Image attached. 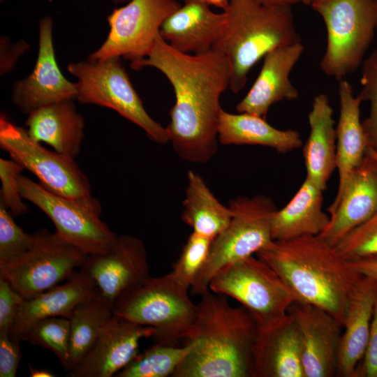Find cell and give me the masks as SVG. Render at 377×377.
<instances>
[{
	"label": "cell",
	"instance_id": "6da1fadb",
	"mask_svg": "<svg viewBox=\"0 0 377 377\" xmlns=\"http://www.w3.org/2000/svg\"><path fill=\"white\" fill-rule=\"evenodd\" d=\"M145 67L158 70L173 88L175 102L165 128L175 153L191 163L210 161L218 150L220 98L230 81L224 54L214 48L202 54L184 53L158 34L140 70Z\"/></svg>",
	"mask_w": 377,
	"mask_h": 377
},
{
	"label": "cell",
	"instance_id": "7a4b0ae2",
	"mask_svg": "<svg viewBox=\"0 0 377 377\" xmlns=\"http://www.w3.org/2000/svg\"><path fill=\"white\" fill-rule=\"evenodd\" d=\"M184 339L195 342L172 377H252L258 326L243 306L209 289L201 294Z\"/></svg>",
	"mask_w": 377,
	"mask_h": 377
},
{
	"label": "cell",
	"instance_id": "3957f363",
	"mask_svg": "<svg viewBox=\"0 0 377 377\" xmlns=\"http://www.w3.org/2000/svg\"><path fill=\"white\" fill-rule=\"evenodd\" d=\"M256 255L299 301L324 309L343 325L349 296L362 275L335 247L318 235H303L272 240Z\"/></svg>",
	"mask_w": 377,
	"mask_h": 377
},
{
	"label": "cell",
	"instance_id": "277c9868",
	"mask_svg": "<svg viewBox=\"0 0 377 377\" xmlns=\"http://www.w3.org/2000/svg\"><path fill=\"white\" fill-rule=\"evenodd\" d=\"M289 5H268L257 0H229L226 21L214 49L226 57L229 89L239 93L253 66L270 51L300 43Z\"/></svg>",
	"mask_w": 377,
	"mask_h": 377
},
{
	"label": "cell",
	"instance_id": "5b68a950",
	"mask_svg": "<svg viewBox=\"0 0 377 377\" xmlns=\"http://www.w3.org/2000/svg\"><path fill=\"white\" fill-rule=\"evenodd\" d=\"M188 292L168 273L149 276L114 302L113 315L154 328L155 342L177 345L184 339L197 313V304Z\"/></svg>",
	"mask_w": 377,
	"mask_h": 377
},
{
	"label": "cell",
	"instance_id": "8992f818",
	"mask_svg": "<svg viewBox=\"0 0 377 377\" xmlns=\"http://www.w3.org/2000/svg\"><path fill=\"white\" fill-rule=\"evenodd\" d=\"M311 6L327 32L320 69L328 77L343 80L362 65L374 37L377 0H316Z\"/></svg>",
	"mask_w": 377,
	"mask_h": 377
},
{
	"label": "cell",
	"instance_id": "52a82bcc",
	"mask_svg": "<svg viewBox=\"0 0 377 377\" xmlns=\"http://www.w3.org/2000/svg\"><path fill=\"white\" fill-rule=\"evenodd\" d=\"M209 289L237 300L260 330L281 322L290 306L299 301L275 271L254 256L222 268L212 277Z\"/></svg>",
	"mask_w": 377,
	"mask_h": 377
},
{
	"label": "cell",
	"instance_id": "ba28073f",
	"mask_svg": "<svg viewBox=\"0 0 377 377\" xmlns=\"http://www.w3.org/2000/svg\"><path fill=\"white\" fill-rule=\"evenodd\" d=\"M229 206L232 218L212 241L206 262L191 287L195 294L207 291L212 277L222 268L256 254L273 240L272 219L276 208L271 198L239 196Z\"/></svg>",
	"mask_w": 377,
	"mask_h": 377
},
{
	"label": "cell",
	"instance_id": "9c48e42d",
	"mask_svg": "<svg viewBox=\"0 0 377 377\" xmlns=\"http://www.w3.org/2000/svg\"><path fill=\"white\" fill-rule=\"evenodd\" d=\"M68 71L77 80V100L82 104L109 108L141 128L149 139L169 142L165 127L146 111L122 66L121 57L68 64Z\"/></svg>",
	"mask_w": 377,
	"mask_h": 377
},
{
	"label": "cell",
	"instance_id": "30bf717a",
	"mask_svg": "<svg viewBox=\"0 0 377 377\" xmlns=\"http://www.w3.org/2000/svg\"><path fill=\"white\" fill-rule=\"evenodd\" d=\"M17 181L22 198L41 209L55 232L87 256L103 253L116 242L118 235L101 220V204L94 197L76 200L59 195L22 174Z\"/></svg>",
	"mask_w": 377,
	"mask_h": 377
},
{
	"label": "cell",
	"instance_id": "8fae6325",
	"mask_svg": "<svg viewBox=\"0 0 377 377\" xmlns=\"http://www.w3.org/2000/svg\"><path fill=\"white\" fill-rule=\"evenodd\" d=\"M31 247L20 256L0 263V277L24 299L40 294L68 279L81 268L87 255L58 233L40 229Z\"/></svg>",
	"mask_w": 377,
	"mask_h": 377
},
{
	"label": "cell",
	"instance_id": "7c38bea8",
	"mask_svg": "<svg viewBox=\"0 0 377 377\" xmlns=\"http://www.w3.org/2000/svg\"><path fill=\"white\" fill-rule=\"evenodd\" d=\"M181 4L177 0H131L115 8L108 17V36L88 60L94 61L122 57L131 67L140 64L149 53L164 21Z\"/></svg>",
	"mask_w": 377,
	"mask_h": 377
},
{
	"label": "cell",
	"instance_id": "4fadbf2b",
	"mask_svg": "<svg viewBox=\"0 0 377 377\" xmlns=\"http://www.w3.org/2000/svg\"><path fill=\"white\" fill-rule=\"evenodd\" d=\"M0 147L49 191L76 200L93 197L89 179L73 158L47 150L4 114L0 116Z\"/></svg>",
	"mask_w": 377,
	"mask_h": 377
},
{
	"label": "cell",
	"instance_id": "5bb4252c",
	"mask_svg": "<svg viewBox=\"0 0 377 377\" xmlns=\"http://www.w3.org/2000/svg\"><path fill=\"white\" fill-rule=\"evenodd\" d=\"M80 271L112 303L150 276L145 246L140 239L129 235H118L103 253L88 255Z\"/></svg>",
	"mask_w": 377,
	"mask_h": 377
},
{
	"label": "cell",
	"instance_id": "9a60e30c",
	"mask_svg": "<svg viewBox=\"0 0 377 377\" xmlns=\"http://www.w3.org/2000/svg\"><path fill=\"white\" fill-rule=\"evenodd\" d=\"M52 30V18L50 16L42 18L34 68L29 76L13 84L12 101L27 114L48 104L77 98V83L64 77L57 62Z\"/></svg>",
	"mask_w": 377,
	"mask_h": 377
},
{
	"label": "cell",
	"instance_id": "2e32d148",
	"mask_svg": "<svg viewBox=\"0 0 377 377\" xmlns=\"http://www.w3.org/2000/svg\"><path fill=\"white\" fill-rule=\"evenodd\" d=\"M288 314L301 334L304 377L337 376L341 323L324 309L301 301L290 306Z\"/></svg>",
	"mask_w": 377,
	"mask_h": 377
},
{
	"label": "cell",
	"instance_id": "e0dca14e",
	"mask_svg": "<svg viewBox=\"0 0 377 377\" xmlns=\"http://www.w3.org/2000/svg\"><path fill=\"white\" fill-rule=\"evenodd\" d=\"M154 328L114 316L80 362L68 371L70 377H111L138 354L140 341L152 337Z\"/></svg>",
	"mask_w": 377,
	"mask_h": 377
},
{
	"label": "cell",
	"instance_id": "ac0fdd59",
	"mask_svg": "<svg viewBox=\"0 0 377 377\" xmlns=\"http://www.w3.org/2000/svg\"><path fill=\"white\" fill-rule=\"evenodd\" d=\"M377 211V163L366 154L339 198L327 208L330 221L318 236L336 247L353 229Z\"/></svg>",
	"mask_w": 377,
	"mask_h": 377
},
{
	"label": "cell",
	"instance_id": "d6986e66",
	"mask_svg": "<svg viewBox=\"0 0 377 377\" xmlns=\"http://www.w3.org/2000/svg\"><path fill=\"white\" fill-rule=\"evenodd\" d=\"M300 43L274 49L263 58L260 73L236 110L264 119L271 106L282 101L297 98L299 91L290 79V73L304 51Z\"/></svg>",
	"mask_w": 377,
	"mask_h": 377
},
{
	"label": "cell",
	"instance_id": "ffe728a7",
	"mask_svg": "<svg viewBox=\"0 0 377 377\" xmlns=\"http://www.w3.org/2000/svg\"><path fill=\"white\" fill-rule=\"evenodd\" d=\"M183 5L162 24L159 34L175 50L202 54L212 50L226 21V13H216L204 0H182Z\"/></svg>",
	"mask_w": 377,
	"mask_h": 377
},
{
	"label": "cell",
	"instance_id": "44dd1931",
	"mask_svg": "<svg viewBox=\"0 0 377 377\" xmlns=\"http://www.w3.org/2000/svg\"><path fill=\"white\" fill-rule=\"evenodd\" d=\"M300 329L289 314L260 330L253 349L252 377H304Z\"/></svg>",
	"mask_w": 377,
	"mask_h": 377
},
{
	"label": "cell",
	"instance_id": "7402d4cb",
	"mask_svg": "<svg viewBox=\"0 0 377 377\" xmlns=\"http://www.w3.org/2000/svg\"><path fill=\"white\" fill-rule=\"evenodd\" d=\"M377 279L362 275L346 307L337 376L353 377L369 341Z\"/></svg>",
	"mask_w": 377,
	"mask_h": 377
},
{
	"label": "cell",
	"instance_id": "603a6c76",
	"mask_svg": "<svg viewBox=\"0 0 377 377\" xmlns=\"http://www.w3.org/2000/svg\"><path fill=\"white\" fill-rule=\"evenodd\" d=\"M27 133L36 142H45L55 151L75 158L84 139V120L73 100H64L36 109L25 122Z\"/></svg>",
	"mask_w": 377,
	"mask_h": 377
},
{
	"label": "cell",
	"instance_id": "cb8c5ba5",
	"mask_svg": "<svg viewBox=\"0 0 377 377\" xmlns=\"http://www.w3.org/2000/svg\"><path fill=\"white\" fill-rule=\"evenodd\" d=\"M338 95L339 114L336 126V169L339 184L333 202L341 196L353 171L364 158L368 148L360 119L362 102L360 96H355L352 85L346 79L339 81Z\"/></svg>",
	"mask_w": 377,
	"mask_h": 377
},
{
	"label": "cell",
	"instance_id": "d4e9b609",
	"mask_svg": "<svg viewBox=\"0 0 377 377\" xmlns=\"http://www.w3.org/2000/svg\"><path fill=\"white\" fill-rule=\"evenodd\" d=\"M308 121L310 131L303 147L306 178L324 191L336 169L337 151L333 108L326 94L314 97Z\"/></svg>",
	"mask_w": 377,
	"mask_h": 377
},
{
	"label": "cell",
	"instance_id": "484cf974",
	"mask_svg": "<svg viewBox=\"0 0 377 377\" xmlns=\"http://www.w3.org/2000/svg\"><path fill=\"white\" fill-rule=\"evenodd\" d=\"M98 291L92 280L81 271L64 283L29 299H24L12 332L19 337L28 327L49 317L68 318L74 309Z\"/></svg>",
	"mask_w": 377,
	"mask_h": 377
},
{
	"label": "cell",
	"instance_id": "4316f807",
	"mask_svg": "<svg viewBox=\"0 0 377 377\" xmlns=\"http://www.w3.org/2000/svg\"><path fill=\"white\" fill-rule=\"evenodd\" d=\"M323 192L305 177L286 206L274 212L271 229L273 240L320 235L330 221V216L323 210Z\"/></svg>",
	"mask_w": 377,
	"mask_h": 377
},
{
	"label": "cell",
	"instance_id": "83f0119b",
	"mask_svg": "<svg viewBox=\"0 0 377 377\" xmlns=\"http://www.w3.org/2000/svg\"><path fill=\"white\" fill-rule=\"evenodd\" d=\"M218 139L222 145H260L283 154L303 144L297 131L278 129L261 117L249 113L233 114L223 110L219 121Z\"/></svg>",
	"mask_w": 377,
	"mask_h": 377
},
{
	"label": "cell",
	"instance_id": "f1b7e54d",
	"mask_svg": "<svg viewBox=\"0 0 377 377\" xmlns=\"http://www.w3.org/2000/svg\"><path fill=\"white\" fill-rule=\"evenodd\" d=\"M182 221L193 232L214 239L229 225L233 212L219 202L198 173L188 170Z\"/></svg>",
	"mask_w": 377,
	"mask_h": 377
},
{
	"label": "cell",
	"instance_id": "f546056e",
	"mask_svg": "<svg viewBox=\"0 0 377 377\" xmlns=\"http://www.w3.org/2000/svg\"><path fill=\"white\" fill-rule=\"evenodd\" d=\"M113 316V303L98 291L80 302L70 317V369H73L90 349Z\"/></svg>",
	"mask_w": 377,
	"mask_h": 377
},
{
	"label": "cell",
	"instance_id": "4dcf8cb0",
	"mask_svg": "<svg viewBox=\"0 0 377 377\" xmlns=\"http://www.w3.org/2000/svg\"><path fill=\"white\" fill-rule=\"evenodd\" d=\"M195 346L194 341H186L183 346L155 342L137 356L116 377H167L176 369Z\"/></svg>",
	"mask_w": 377,
	"mask_h": 377
},
{
	"label": "cell",
	"instance_id": "1f68e13d",
	"mask_svg": "<svg viewBox=\"0 0 377 377\" xmlns=\"http://www.w3.org/2000/svg\"><path fill=\"white\" fill-rule=\"evenodd\" d=\"M70 320L65 317H49L37 320L19 338L52 351L64 369H70Z\"/></svg>",
	"mask_w": 377,
	"mask_h": 377
},
{
	"label": "cell",
	"instance_id": "d6a6232c",
	"mask_svg": "<svg viewBox=\"0 0 377 377\" xmlns=\"http://www.w3.org/2000/svg\"><path fill=\"white\" fill-rule=\"evenodd\" d=\"M213 239L194 232L189 235L179 258L168 274L179 286L189 290L203 267Z\"/></svg>",
	"mask_w": 377,
	"mask_h": 377
},
{
	"label": "cell",
	"instance_id": "836d02e7",
	"mask_svg": "<svg viewBox=\"0 0 377 377\" xmlns=\"http://www.w3.org/2000/svg\"><path fill=\"white\" fill-rule=\"evenodd\" d=\"M361 91L362 101H369L370 111L362 121L368 148L377 153V50L364 59L361 65Z\"/></svg>",
	"mask_w": 377,
	"mask_h": 377
},
{
	"label": "cell",
	"instance_id": "e575fe53",
	"mask_svg": "<svg viewBox=\"0 0 377 377\" xmlns=\"http://www.w3.org/2000/svg\"><path fill=\"white\" fill-rule=\"evenodd\" d=\"M347 260L377 255V211L335 247Z\"/></svg>",
	"mask_w": 377,
	"mask_h": 377
},
{
	"label": "cell",
	"instance_id": "d590c367",
	"mask_svg": "<svg viewBox=\"0 0 377 377\" xmlns=\"http://www.w3.org/2000/svg\"><path fill=\"white\" fill-rule=\"evenodd\" d=\"M34 233H26L14 221L12 214L0 202V263L27 251L34 242Z\"/></svg>",
	"mask_w": 377,
	"mask_h": 377
},
{
	"label": "cell",
	"instance_id": "8d00e7d4",
	"mask_svg": "<svg viewBox=\"0 0 377 377\" xmlns=\"http://www.w3.org/2000/svg\"><path fill=\"white\" fill-rule=\"evenodd\" d=\"M24 168L12 158H0V179L1 182V202L13 216H20L27 212L28 207L22 202L23 198L17 184V177Z\"/></svg>",
	"mask_w": 377,
	"mask_h": 377
},
{
	"label": "cell",
	"instance_id": "74e56055",
	"mask_svg": "<svg viewBox=\"0 0 377 377\" xmlns=\"http://www.w3.org/2000/svg\"><path fill=\"white\" fill-rule=\"evenodd\" d=\"M24 298L0 277V331H12Z\"/></svg>",
	"mask_w": 377,
	"mask_h": 377
},
{
	"label": "cell",
	"instance_id": "f35d334b",
	"mask_svg": "<svg viewBox=\"0 0 377 377\" xmlns=\"http://www.w3.org/2000/svg\"><path fill=\"white\" fill-rule=\"evenodd\" d=\"M22 340L11 331H0V377H15L21 360Z\"/></svg>",
	"mask_w": 377,
	"mask_h": 377
},
{
	"label": "cell",
	"instance_id": "ab89813d",
	"mask_svg": "<svg viewBox=\"0 0 377 377\" xmlns=\"http://www.w3.org/2000/svg\"><path fill=\"white\" fill-rule=\"evenodd\" d=\"M353 377H377V295L367 349L356 368Z\"/></svg>",
	"mask_w": 377,
	"mask_h": 377
},
{
	"label": "cell",
	"instance_id": "60d3db41",
	"mask_svg": "<svg viewBox=\"0 0 377 377\" xmlns=\"http://www.w3.org/2000/svg\"><path fill=\"white\" fill-rule=\"evenodd\" d=\"M29 45L21 40L11 43L8 37L2 36L0 39V74L4 75L15 67L19 58L29 49Z\"/></svg>",
	"mask_w": 377,
	"mask_h": 377
},
{
	"label": "cell",
	"instance_id": "b9f144b4",
	"mask_svg": "<svg viewBox=\"0 0 377 377\" xmlns=\"http://www.w3.org/2000/svg\"><path fill=\"white\" fill-rule=\"evenodd\" d=\"M359 274L377 279V255L348 260Z\"/></svg>",
	"mask_w": 377,
	"mask_h": 377
},
{
	"label": "cell",
	"instance_id": "7bdbcfd3",
	"mask_svg": "<svg viewBox=\"0 0 377 377\" xmlns=\"http://www.w3.org/2000/svg\"><path fill=\"white\" fill-rule=\"evenodd\" d=\"M31 377H53L54 374L45 369H39L29 365Z\"/></svg>",
	"mask_w": 377,
	"mask_h": 377
},
{
	"label": "cell",
	"instance_id": "ee69618b",
	"mask_svg": "<svg viewBox=\"0 0 377 377\" xmlns=\"http://www.w3.org/2000/svg\"><path fill=\"white\" fill-rule=\"evenodd\" d=\"M258 1L268 5H289L292 6L300 3V0H257Z\"/></svg>",
	"mask_w": 377,
	"mask_h": 377
},
{
	"label": "cell",
	"instance_id": "f6af8a7d",
	"mask_svg": "<svg viewBox=\"0 0 377 377\" xmlns=\"http://www.w3.org/2000/svg\"><path fill=\"white\" fill-rule=\"evenodd\" d=\"M210 6H214L221 8L223 10L226 8L228 5L229 0H204Z\"/></svg>",
	"mask_w": 377,
	"mask_h": 377
},
{
	"label": "cell",
	"instance_id": "bcb514c9",
	"mask_svg": "<svg viewBox=\"0 0 377 377\" xmlns=\"http://www.w3.org/2000/svg\"><path fill=\"white\" fill-rule=\"evenodd\" d=\"M366 154L370 156L372 158H374L377 163V153L376 152H375L373 149L370 148H367Z\"/></svg>",
	"mask_w": 377,
	"mask_h": 377
},
{
	"label": "cell",
	"instance_id": "7dc6e473",
	"mask_svg": "<svg viewBox=\"0 0 377 377\" xmlns=\"http://www.w3.org/2000/svg\"><path fill=\"white\" fill-rule=\"evenodd\" d=\"M316 0H300V3L311 6Z\"/></svg>",
	"mask_w": 377,
	"mask_h": 377
},
{
	"label": "cell",
	"instance_id": "c3c4849f",
	"mask_svg": "<svg viewBox=\"0 0 377 377\" xmlns=\"http://www.w3.org/2000/svg\"><path fill=\"white\" fill-rule=\"evenodd\" d=\"M111 1H112L113 3H128V1H130L131 0H110Z\"/></svg>",
	"mask_w": 377,
	"mask_h": 377
},
{
	"label": "cell",
	"instance_id": "681fc988",
	"mask_svg": "<svg viewBox=\"0 0 377 377\" xmlns=\"http://www.w3.org/2000/svg\"><path fill=\"white\" fill-rule=\"evenodd\" d=\"M376 34L377 35V22H376Z\"/></svg>",
	"mask_w": 377,
	"mask_h": 377
},
{
	"label": "cell",
	"instance_id": "f907efd6",
	"mask_svg": "<svg viewBox=\"0 0 377 377\" xmlns=\"http://www.w3.org/2000/svg\"><path fill=\"white\" fill-rule=\"evenodd\" d=\"M5 0H1V1H4Z\"/></svg>",
	"mask_w": 377,
	"mask_h": 377
}]
</instances>
